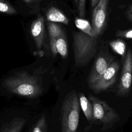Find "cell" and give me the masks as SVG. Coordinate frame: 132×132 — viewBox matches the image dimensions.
I'll return each instance as SVG.
<instances>
[{
    "label": "cell",
    "instance_id": "14",
    "mask_svg": "<svg viewBox=\"0 0 132 132\" xmlns=\"http://www.w3.org/2000/svg\"><path fill=\"white\" fill-rule=\"evenodd\" d=\"M49 32L51 37V40H56L58 37L64 35V32L60 27L54 23L49 25Z\"/></svg>",
    "mask_w": 132,
    "mask_h": 132
},
{
    "label": "cell",
    "instance_id": "7",
    "mask_svg": "<svg viewBox=\"0 0 132 132\" xmlns=\"http://www.w3.org/2000/svg\"><path fill=\"white\" fill-rule=\"evenodd\" d=\"M26 122V120L24 118L15 117L4 124L0 132H21Z\"/></svg>",
    "mask_w": 132,
    "mask_h": 132
},
{
    "label": "cell",
    "instance_id": "4",
    "mask_svg": "<svg viewBox=\"0 0 132 132\" xmlns=\"http://www.w3.org/2000/svg\"><path fill=\"white\" fill-rule=\"evenodd\" d=\"M119 68L118 62L114 60L98 79L88 85L89 87L96 93L107 89L116 82Z\"/></svg>",
    "mask_w": 132,
    "mask_h": 132
},
{
    "label": "cell",
    "instance_id": "19",
    "mask_svg": "<svg viewBox=\"0 0 132 132\" xmlns=\"http://www.w3.org/2000/svg\"><path fill=\"white\" fill-rule=\"evenodd\" d=\"M8 10V6L4 3L0 2V11L1 12H6Z\"/></svg>",
    "mask_w": 132,
    "mask_h": 132
},
{
    "label": "cell",
    "instance_id": "13",
    "mask_svg": "<svg viewBox=\"0 0 132 132\" xmlns=\"http://www.w3.org/2000/svg\"><path fill=\"white\" fill-rule=\"evenodd\" d=\"M47 124L44 114L41 115L32 127L30 132H47Z\"/></svg>",
    "mask_w": 132,
    "mask_h": 132
},
{
    "label": "cell",
    "instance_id": "9",
    "mask_svg": "<svg viewBox=\"0 0 132 132\" xmlns=\"http://www.w3.org/2000/svg\"><path fill=\"white\" fill-rule=\"evenodd\" d=\"M47 19L48 21L53 22H59L68 25L69 19L60 10L56 8H52L47 12Z\"/></svg>",
    "mask_w": 132,
    "mask_h": 132
},
{
    "label": "cell",
    "instance_id": "17",
    "mask_svg": "<svg viewBox=\"0 0 132 132\" xmlns=\"http://www.w3.org/2000/svg\"><path fill=\"white\" fill-rule=\"evenodd\" d=\"M42 25L41 21H38L36 23L31 31L32 35L34 37H37L40 34L42 31Z\"/></svg>",
    "mask_w": 132,
    "mask_h": 132
},
{
    "label": "cell",
    "instance_id": "5",
    "mask_svg": "<svg viewBox=\"0 0 132 132\" xmlns=\"http://www.w3.org/2000/svg\"><path fill=\"white\" fill-rule=\"evenodd\" d=\"M132 84V52L129 49L125 54L120 78L118 93L121 96L128 94Z\"/></svg>",
    "mask_w": 132,
    "mask_h": 132
},
{
    "label": "cell",
    "instance_id": "3",
    "mask_svg": "<svg viewBox=\"0 0 132 132\" xmlns=\"http://www.w3.org/2000/svg\"><path fill=\"white\" fill-rule=\"evenodd\" d=\"M89 100L93 107L94 119L99 121L103 125L102 130L111 128L120 120L119 114L105 101L91 95L89 96Z\"/></svg>",
    "mask_w": 132,
    "mask_h": 132
},
{
    "label": "cell",
    "instance_id": "12",
    "mask_svg": "<svg viewBox=\"0 0 132 132\" xmlns=\"http://www.w3.org/2000/svg\"><path fill=\"white\" fill-rule=\"evenodd\" d=\"M109 44L115 53L122 56H125L126 45L123 40L120 39L112 40L109 42Z\"/></svg>",
    "mask_w": 132,
    "mask_h": 132
},
{
    "label": "cell",
    "instance_id": "22",
    "mask_svg": "<svg viewBox=\"0 0 132 132\" xmlns=\"http://www.w3.org/2000/svg\"><path fill=\"white\" fill-rule=\"evenodd\" d=\"M53 132H54V131H53Z\"/></svg>",
    "mask_w": 132,
    "mask_h": 132
},
{
    "label": "cell",
    "instance_id": "15",
    "mask_svg": "<svg viewBox=\"0 0 132 132\" xmlns=\"http://www.w3.org/2000/svg\"><path fill=\"white\" fill-rule=\"evenodd\" d=\"M116 36L122 38L132 40V28L126 30H119L116 32Z\"/></svg>",
    "mask_w": 132,
    "mask_h": 132
},
{
    "label": "cell",
    "instance_id": "8",
    "mask_svg": "<svg viewBox=\"0 0 132 132\" xmlns=\"http://www.w3.org/2000/svg\"><path fill=\"white\" fill-rule=\"evenodd\" d=\"M78 95L80 107L87 121L90 122L94 120L93 117V109L91 102L84 93H79Z\"/></svg>",
    "mask_w": 132,
    "mask_h": 132
},
{
    "label": "cell",
    "instance_id": "10",
    "mask_svg": "<svg viewBox=\"0 0 132 132\" xmlns=\"http://www.w3.org/2000/svg\"><path fill=\"white\" fill-rule=\"evenodd\" d=\"M75 24L76 27L78 28L81 31L93 38L92 34V26L88 20L81 18H76L75 20Z\"/></svg>",
    "mask_w": 132,
    "mask_h": 132
},
{
    "label": "cell",
    "instance_id": "16",
    "mask_svg": "<svg viewBox=\"0 0 132 132\" xmlns=\"http://www.w3.org/2000/svg\"><path fill=\"white\" fill-rule=\"evenodd\" d=\"M85 5L86 0H79L77 10L79 18H84L86 15Z\"/></svg>",
    "mask_w": 132,
    "mask_h": 132
},
{
    "label": "cell",
    "instance_id": "20",
    "mask_svg": "<svg viewBox=\"0 0 132 132\" xmlns=\"http://www.w3.org/2000/svg\"><path fill=\"white\" fill-rule=\"evenodd\" d=\"M100 2V0H91V8L92 10L96 7Z\"/></svg>",
    "mask_w": 132,
    "mask_h": 132
},
{
    "label": "cell",
    "instance_id": "6",
    "mask_svg": "<svg viewBox=\"0 0 132 132\" xmlns=\"http://www.w3.org/2000/svg\"><path fill=\"white\" fill-rule=\"evenodd\" d=\"M114 61L113 57L107 52H100L96 58L87 78L88 85L98 79Z\"/></svg>",
    "mask_w": 132,
    "mask_h": 132
},
{
    "label": "cell",
    "instance_id": "11",
    "mask_svg": "<svg viewBox=\"0 0 132 132\" xmlns=\"http://www.w3.org/2000/svg\"><path fill=\"white\" fill-rule=\"evenodd\" d=\"M56 47L57 53L63 59L66 58L68 55V47L67 39L64 35L58 37L56 41Z\"/></svg>",
    "mask_w": 132,
    "mask_h": 132
},
{
    "label": "cell",
    "instance_id": "21",
    "mask_svg": "<svg viewBox=\"0 0 132 132\" xmlns=\"http://www.w3.org/2000/svg\"><path fill=\"white\" fill-rule=\"evenodd\" d=\"M73 2H74V4H75V7L76 8V9H77V7H78V5L79 0H73Z\"/></svg>",
    "mask_w": 132,
    "mask_h": 132
},
{
    "label": "cell",
    "instance_id": "18",
    "mask_svg": "<svg viewBox=\"0 0 132 132\" xmlns=\"http://www.w3.org/2000/svg\"><path fill=\"white\" fill-rule=\"evenodd\" d=\"M126 16L130 22H132V5H131L126 11Z\"/></svg>",
    "mask_w": 132,
    "mask_h": 132
},
{
    "label": "cell",
    "instance_id": "2",
    "mask_svg": "<svg viewBox=\"0 0 132 132\" xmlns=\"http://www.w3.org/2000/svg\"><path fill=\"white\" fill-rule=\"evenodd\" d=\"M79 112L78 95L75 91H71L66 95L61 104V132L77 131L79 122Z\"/></svg>",
    "mask_w": 132,
    "mask_h": 132
},
{
    "label": "cell",
    "instance_id": "1",
    "mask_svg": "<svg viewBox=\"0 0 132 132\" xmlns=\"http://www.w3.org/2000/svg\"><path fill=\"white\" fill-rule=\"evenodd\" d=\"M2 86L11 93L30 98L38 97L43 91L38 77L27 71L19 72L7 77Z\"/></svg>",
    "mask_w": 132,
    "mask_h": 132
}]
</instances>
